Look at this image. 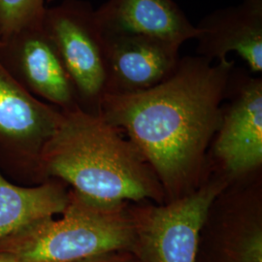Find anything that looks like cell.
<instances>
[{
  "label": "cell",
  "instance_id": "5b68a950",
  "mask_svg": "<svg viewBox=\"0 0 262 262\" xmlns=\"http://www.w3.org/2000/svg\"><path fill=\"white\" fill-rule=\"evenodd\" d=\"M43 27L66 68L79 107L98 114L108 72L103 37L93 6L84 0H63L47 7Z\"/></svg>",
  "mask_w": 262,
  "mask_h": 262
},
{
  "label": "cell",
  "instance_id": "30bf717a",
  "mask_svg": "<svg viewBox=\"0 0 262 262\" xmlns=\"http://www.w3.org/2000/svg\"><path fill=\"white\" fill-rule=\"evenodd\" d=\"M94 18L101 33L143 34L181 46L200 33L174 0H107Z\"/></svg>",
  "mask_w": 262,
  "mask_h": 262
},
{
  "label": "cell",
  "instance_id": "8992f818",
  "mask_svg": "<svg viewBox=\"0 0 262 262\" xmlns=\"http://www.w3.org/2000/svg\"><path fill=\"white\" fill-rule=\"evenodd\" d=\"M223 187L211 183L165 206L135 212L131 252L141 262H196L201 230Z\"/></svg>",
  "mask_w": 262,
  "mask_h": 262
},
{
  "label": "cell",
  "instance_id": "7c38bea8",
  "mask_svg": "<svg viewBox=\"0 0 262 262\" xmlns=\"http://www.w3.org/2000/svg\"><path fill=\"white\" fill-rule=\"evenodd\" d=\"M66 183L48 179L36 186L14 184L0 171V241L36 222L60 215L68 200Z\"/></svg>",
  "mask_w": 262,
  "mask_h": 262
},
{
  "label": "cell",
  "instance_id": "277c9868",
  "mask_svg": "<svg viewBox=\"0 0 262 262\" xmlns=\"http://www.w3.org/2000/svg\"><path fill=\"white\" fill-rule=\"evenodd\" d=\"M62 112L28 93L0 64V171L21 186L44 181L40 157Z\"/></svg>",
  "mask_w": 262,
  "mask_h": 262
},
{
  "label": "cell",
  "instance_id": "7a4b0ae2",
  "mask_svg": "<svg viewBox=\"0 0 262 262\" xmlns=\"http://www.w3.org/2000/svg\"><path fill=\"white\" fill-rule=\"evenodd\" d=\"M61 112L40 157L44 182L59 180L84 196L103 202L162 198L157 175L119 128L79 106Z\"/></svg>",
  "mask_w": 262,
  "mask_h": 262
},
{
  "label": "cell",
  "instance_id": "3957f363",
  "mask_svg": "<svg viewBox=\"0 0 262 262\" xmlns=\"http://www.w3.org/2000/svg\"><path fill=\"white\" fill-rule=\"evenodd\" d=\"M61 217H47L0 241V253L17 262H77L100 253L131 251L134 212L126 202H103L74 189Z\"/></svg>",
  "mask_w": 262,
  "mask_h": 262
},
{
  "label": "cell",
  "instance_id": "5bb4252c",
  "mask_svg": "<svg viewBox=\"0 0 262 262\" xmlns=\"http://www.w3.org/2000/svg\"><path fill=\"white\" fill-rule=\"evenodd\" d=\"M46 0H0V36L40 25Z\"/></svg>",
  "mask_w": 262,
  "mask_h": 262
},
{
  "label": "cell",
  "instance_id": "8fae6325",
  "mask_svg": "<svg viewBox=\"0 0 262 262\" xmlns=\"http://www.w3.org/2000/svg\"><path fill=\"white\" fill-rule=\"evenodd\" d=\"M197 56L213 61L234 52L253 72L262 71V11L246 4L219 9L196 26Z\"/></svg>",
  "mask_w": 262,
  "mask_h": 262
},
{
  "label": "cell",
  "instance_id": "ac0fdd59",
  "mask_svg": "<svg viewBox=\"0 0 262 262\" xmlns=\"http://www.w3.org/2000/svg\"><path fill=\"white\" fill-rule=\"evenodd\" d=\"M49 3H51V2H54V1H56V0H47Z\"/></svg>",
  "mask_w": 262,
  "mask_h": 262
},
{
  "label": "cell",
  "instance_id": "9c48e42d",
  "mask_svg": "<svg viewBox=\"0 0 262 262\" xmlns=\"http://www.w3.org/2000/svg\"><path fill=\"white\" fill-rule=\"evenodd\" d=\"M215 142L216 157L233 175H241L262 162V82L251 79L223 114Z\"/></svg>",
  "mask_w": 262,
  "mask_h": 262
},
{
  "label": "cell",
  "instance_id": "ba28073f",
  "mask_svg": "<svg viewBox=\"0 0 262 262\" xmlns=\"http://www.w3.org/2000/svg\"><path fill=\"white\" fill-rule=\"evenodd\" d=\"M107 63L106 94L148 90L171 75L181 45L135 33H101Z\"/></svg>",
  "mask_w": 262,
  "mask_h": 262
},
{
  "label": "cell",
  "instance_id": "9a60e30c",
  "mask_svg": "<svg viewBox=\"0 0 262 262\" xmlns=\"http://www.w3.org/2000/svg\"><path fill=\"white\" fill-rule=\"evenodd\" d=\"M77 262H141L131 251L122 250L100 253Z\"/></svg>",
  "mask_w": 262,
  "mask_h": 262
},
{
  "label": "cell",
  "instance_id": "52a82bcc",
  "mask_svg": "<svg viewBox=\"0 0 262 262\" xmlns=\"http://www.w3.org/2000/svg\"><path fill=\"white\" fill-rule=\"evenodd\" d=\"M0 64L28 93L60 110L78 105L75 91L43 23L0 36Z\"/></svg>",
  "mask_w": 262,
  "mask_h": 262
},
{
  "label": "cell",
  "instance_id": "4fadbf2b",
  "mask_svg": "<svg viewBox=\"0 0 262 262\" xmlns=\"http://www.w3.org/2000/svg\"><path fill=\"white\" fill-rule=\"evenodd\" d=\"M196 262H262V228L257 223L199 241Z\"/></svg>",
  "mask_w": 262,
  "mask_h": 262
},
{
  "label": "cell",
  "instance_id": "2e32d148",
  "mask_svg": "<svg viewBox=\"0 0 262 262\" xmlns=\"http://www.w3.org/2000/svg\"><path fill=\"white\" fill-rule=\"evenodd\" d=\"M244 4L251 6L254 9L261 10L262 11V0H243Z\"/></svg>",
  "mask_w": 262,
  "mask_h": 262
},
{
  "label": "cell",
  "instance_id": "e0dca14e",
  "mask_svg": "<svg viewBox=\"0 0 262 262\" xmlns=\"http://www.w3.org/2000/svg\"><path fill=\"white\" fill-rule=\"evenodd\" d=\"M0 262H17V260L8 253H0Z\"/></svg>",
  "mask_w": 262,
  "mask_h": 262
},
{
  "label": "cell",
  "instance_id": "6da1fadb",
  "mask_svg": "<svg viewBox=\"0 0 262 262\" xmlns=\"http://www.w3.org/2000/svg\"><path fill=\"white\" fill-rule=\"evenodd\" d=\"M233 66L228 59L213 64L203 56H185L150 89L104 94L98 114L127 133L162 187L178 194L196 174L221 126V103Z\"/></svg>",
  "mask_w": 262,
  "mask_h": 262
}]
</instances>
